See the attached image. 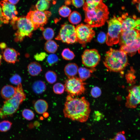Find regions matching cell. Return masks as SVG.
Segmentation results:
<instances>
[{"mask_svg":"<svg viewBox=\"0 0 140 140\" xmlns=\"http://www.w3.org/2000/svg\"><path fill=\"white\" fill-rule=\"evenodd\" d=\"M75 31L76 42L83 45L90 42L95 34L92 28L87 24L78 25Z\"/></svg>","mask_w":140,"mask_h":140,"instance_id":"obj_8","label":"cell"},{"mask_svg":"<svg viewBox=\"0 0 140 140\" xmlns=\"http://www.w3.org/2000/svg\"><path fill=\"white\" fill-rule=\"evenodd\" d=\"M47 55L45 52H42L36 53L34 55V58L37 61H42L47 57Z\"/></svg>","mask_w":140,"mask_h":140,"instance_id":"obj_38","label":"cell"},{"mask_svg":"<svg viewBox=\"0 0 140 140\" xmlns=\"http://www.w3.org/2000/svg\"><path fill=\"white\" fill-rule=\"evenodd\" d=\"M19 0H7L10 3L13 4H16Z\"/></svg>","mask_w":140,"mask_h":140,"instance_id":"obj_46","label":"cell"},{"mask_svg":"<svg viewBox=\"0 0 140 140\" xmlns=\"http://www.w3.org/2000/svg\"><path fill=\"white\" fill-rule=\"evenodd\" d=\"M11 23L13 29L16 30V41H21L26 37H31L33 31L36 29L32 22L26 17L16 16L11 19Z\"/></svg>","mask_w":140,"mask_h":140,"instance_id":"obj_5","label":"cell"},{"mask_svg":"<svg viewBox=\"0 0 140 140\" xmlns=\"http://www.w3.org/2000/svg\"><path fill=\"white\" fill-rule=\"evenodd\" d=\"M16 92L11 99L5 100L0 109V117L4 118L11 116L16 112L20 105L25 99L26 95L24 92L21 83L16 87Z\"/></svg>","mask_w":140,"mask_h":140,"instance_id":"obj_4","label":"cell"},{"mask_svg":"<svg viewBox=\"0 0 140 140\" xmlns=\"http://www.w3.org/2000/svg\"><path fill=\"white\" fill-rule=\"evenodd\" d=\"M46 88L45 83L41 80H38L34 82L32 85V89L34 93L37 94L43 93Z\"/></svg>","mask_w":140,"mask_h":140,"instance_id":"obj_22","label":"cell"},{"mask_svg":"<svg viewBox=\"0 0 140 140\" xmlns=\"http://www.w3.org/2000/svg\"><path fill=\"white\" fill-rule=\"evenodd\" d=\"M2 23L3 22L1 21L0 20V27L1 26Z\"/></svg>","mask_w":140,"mask_h":140,"instance_id":"obj_48","label":"cell"},{"mask_svg":"<svg viewBox=\"0 0 140 140\" xmlns=\"http://www.w3.org/2000/svg\"><path fill=\"white\" fill-rule=\"evenodd\" d=\"M54 92L57 94H61L63 93L65 90L64 85L60 83L55 84L53 87Z\"/></svg>","mask_w":140,"mask_h":140,"instance_id":"obj_33","label":"cell"},{"mask_svg":"<svg viewBox=\"0 0 140 140\" xmlns=\"http://www.w3.org/2000/svg\"><path fill=\"white\" fill-rule=\"evenodd\" d=\"M94 114V120L96 121L100 120L104 116L102 114L98 111H95Z\"/></svg>","mask_w":140,"mask_h":140,"instance_id":"obj_42","label":"cell"},{"mask_svg":"<svg viewBox=\"0 0 140 140\" xmlns=\"http://www.w3.org/2000/svg\"><path fill=\"white\" fill-rule=\"evenodd\" d=\"M103 0H86L85 4L88 7L92 8L97 6L102 2Z\"/></svg>","mask_w":140,"mask_h":140,"instance_id":"obj_37","label":"cell"},{"mask_svg":"<svg viewBox=\"0 0 140 140\" xmlns=\"http://www.w3.org/2000/svg\"><path fill=\"white\" fill-rule=\"evenodd\" d=\"M140 86H135L129 91L126 97V107L128 108H135L140 103Z\"/></svg>","mask_w":140,"mask_h":140,"instance_id":"obj_14","label":"cell"},{"mask_svg":"<svg viewBox=\"0 0 140 140\" xmlns=\"http://www.w3.org/2000/svg\"><path fill=\"white\" fill-rule=\"evenodd\" d=\"M2 56L0 53V65H1L2 62Z\"/></svg>","mask_w":140,"mask_h":140,"instance_id":"obj_47","label":"cell"},{"mask_svg":"<svg viewBox=\"0 0 140 140\" xmlns=\"http://www.w3.org/2000/svg\"><path fill=\"white\" fill-rule=\"evenodd\" d=\"M72 3L75 7L79 8L83 6L85 2V0H72Z\"/></svg>","mask_w":140,"mask_h":140,"instance_id":"obj_39","label":"cell"},{"mask_svg":"<svg viewBox=\"0 0 140 140\" xmlns=\"http://www.w3.org/2000/svg\"><path fill=\"white\" fill-rule=\"evenodd\" d=\"M132 3L136 5V8L139 12L140 11V0H132Z\"/></svg>","mask_w":140,"mask_h":140,"instance_id":"obj_44","label":"cell"},{"mask_svg":"<svg viewBox=\"0 0 140 140\" xmlns=\"http://www.w3.org/2000/svg\"><path fill=\"white\" fill-rule=\"evenodd\" d=\"M47 0V1L50 2V1H53V0Z\"/></svg>","mask_w":140,"mask_h":140,"instance_id":"obj_49","label":"cell"},{"mask_svg":"<svg viewBox=\"0 0 140 140\" xmlns=\"http://www.w3.org/2000/svg\"><path fill=\"white\" fill-rule=\"evenodd\" d=\"M44 48L47 52L54 53L57 51L58 45L54 41L50 40L47 41L45 43Z\"/></svg>","mask_w":140,"mask_h":140,"instance_id":"obj_24","label":"cell"},{"mask_svg":"<svg viewBox=\"0 0 140 140\" xmlns=\"http://www.w3.org/2000/svg\"><path fill=\"white\" fill-rule=\"evenodd\" d=\"M112 140H126L123 132H120L116 134Z\"/></svg>","mask_w":140,"mask_h":140,"instance_id":"obj_40","label":"cell"},{"mask_svg":"<svg viewBox=\"0 0 140 140\" xmlns=\"http://www.w3.org/2000/svg\"><path fill=\"white\" fill-rule=\"evenodd\" d=\"M47 57V62L50 66H53L57 63L59 60L57 55L54 53H51Z\"/></svg>","mask_w":140,"mask_h":140,"instance_id":"obj_34","label":"cell"},{"mask_svg":"<svg viewBox=\"0 0 140 140\" xmlns=\"http://www.w3.org/2000/svg\"><path fill=\"white\" fill-rule=\"evenodd\" d=\"M90 94L93 97L95 98H97L101 95V91L99 87H95L92 89Z\"/></svg>","mask_w":140,"mask_h":140,"instance_id":"obj_36","label":"cell"},{"mask_svg":"<svg viewBox=\"0 0 140 140\" xmlns=\"http://www.w3.org/2000/svg\"><path fill=\"white\" fill-rule=\"evenodd\" d=\"M36 111L39 114H42L45 113L48 108L47 102L45 100L40 99L37 100L34 105Z\"/></svg>","mask_w":140,"mask_h":140,"instance_id":"obj_19","label":"cell"},{"mask_svg":"<svg viewBox=\"0 0 140 140\" xmlns=\"http://www.w3.org/2000/svg\"><path fill=\"white\" fill-rule=\"evenodd\" d=\"M43 35L44 39L47 41L51 40L54 35V31L50 27H47L43 29Z\"/></svg>","mask_w":140,"mask_h":140,"instance_id":"obj_28","label":"cell"},{"mask_svg":"<svg viewBox=\"0 0 140 140\" xmlns=\"http://www.w3.org/2000/svg\"><path fill=\"white\" fill-rule=\"evenodd\" d=\"M27 70L29 74L32 76L38 75L42 71L40 65L37 62H32L29 64L27 66Z\"/></svg>","mask_w":140,"mask_h":140,"instance_id":"obj_21","label":"cell"},{"mask_svg":"<svg viewBox=\"0 0 140 140\" xmlns=\"http://www.w3.org/2000/svg\"><path fill=\"white\" fill-rule=\"evenodd\" d=\"M69 22L72 25H76L80 23L81 20L80 14L76 11L72 12L68 16Z\"/></svg>","mask_w":140,"mask_h":140,"instance_id":"obj_25","label":"cell"},{"mask_svg":"<svg viewBox=\"0 0 140 140\" xmlns=\"http://www.w3.org/2000/svg\"><path fill=\"white\" fill-rule=\"evenodd\" d=\"M58 12L61 16L65 18L68 17L72 12L70 8L65 5L61 6L59 8Z\"/></svg>","mask_w":140,"mask_h":140,"instance_id":"obj_30","label":"cell"},{"mask_svg":"<svg viewBox=\"0 0 140 140\" xmlns=\"http://www.w3.org/2000/svg\"><path fill=\"white\" fill-rule=\"evenodd\" d=\"M3 53V57L7 62L14 64L18 61L19 53L14 49L6 47L4 50Z\"/></svg>","mask_w":140,"mask_h":140,"instance_id":"obj_16","label":"cell"},{"mask_svg":"<svg viewBox=\"0 0 140 140\" xmlns=\"http://www.w3.org/2000/svg\"><path fill=\"white\" fill-rule=\"evenodd\" d=\"M3 15L9 21L15 17L18 14L15 6L9 2L7 0H3L0 2Z\"/></svg>","mask_w":140,"mask_h":140,"instance_id":"obj_15","label":"cell"},{"mask_svg":"<svg viewBox=\"0 0 140 140\" xmlns=\"http://www.w3.org/2000/svg\"><path fill=\"white\" fill-rule=\"evenodd\" d=\"M94 70L92 69H89L82 67L79 68L78 73L79 78L82 81H85L90 77Z\"/></svg>","mask_w":140,"mask_h":140,"instance_id":"obj_23","label":"cell"},{"mask_svg":"<svg viewBox=\"0 0 140 140\" xmlns=\"http://www.w3.org/2000/svg\"><path fill=\"white\" fill-rule=\"evenodd\" d=\"M120 50L131 56H133L137 51L139 53L140 38H138L129 45L121 46Z\"/></svg>","mask_w":140,"mask_h":140,"instance_id":"obj_17","label":"cell"},{"mask_svg":"<svg viewBox=\"0 0 140 140\" xmlns=\"http://www.w3.org/2000/svg\"><path fill=\"white\" fill-rule=\"evenodd\" d=\"M86 84L79 78L75 76L68 78L64 85L66 91L69 95L74 97L85 93Z\"/></svg>","mask_w":140,"mask_h":140,"instance_id":"obj_7","label":"cell"},{"mask_svg":"<svg viewBox=\"0 0 140 140\" xmlns=\"http://www.w3.org/2000/svg\"><path fill=\"white\" fill-rule=\"evenodd\" d=\"M45 78L49 83L53 84L57 80V75L56 73L52 71H49L47 72L45 74Z\"/></svg>","mask_w":140,"mask_h":140,"instance_id":"obj_27","label":"cell"},{"mask_svg":"<svg viewBox=\"0 0 140 140\" xmlns=\"http://www.w3.org/2000/svg\"><path fill=\"white\" fill-rule=\"evenodd\" d=\"M55 39L67 44L75 43L76 42L75 27L72 24L62 25Z\"/></svg>","mask_w":140,"mask_h":140,"instance_id":"obj_9","label":"cell"},{"mask_svg":"<svg viewBox=\"0 0 140 140\" xmlns=\"http://www.w3.org/2000/svg\"><path fill=\"white\" fill-rule=\"evenodd\" d=\"M90 110L89 103L85 97H73L68 95L66 97L63 110L65 117L85 122L88 120Z\"/></svg>","mask_w":140,"mask_h":140,"instance_id":"obj_1","label":"cell"},{"mask_svg":"<svg viewBox=\"0 0 140 140\" xmlns=\"http://www.w3.org/2000/svg\"><path fill=\"white\" fill-rule=\"evenodd\" d=\"M78 66L76 64L69 63L65 66L64 72L68 78L75 76L78 73Z\"/></svg>","mask_w":140,"mask_h":140,"instance_id":"obj_20","label":"cell"},{"mask_svg":"<svg viewBox=\"0 0 140 140\" xmlns=\"http://www.w3.org/2000/svg\"><path fill=\"white\" fill-rule=\"evenodd\" d=\"M103 64L110 71H122L128 64L127 54L120 49L111 48L106 52Z\"/></svg>","mask_w":140,"mask_h":140,"instance_id":"obj_3","label":"cell"},{"mask_svg":"<svg viewBox=\"0 0 140 140\" xmlns=\"http://www.w3.org/2000/svg\"><path fill=\"white\" fill-rule=\"evenodd\" d=\"M108 31L106 42L107 45L112 46L118 43L122 32L121 24L115 16L107 21Z\"/></svg>","mask_w":140,"mask_h":140,"instance_id":"obj_6","label":"cell"},{"mask_svg":"<svg viewBox=\"0 0 140 140\" xmlns=\"http://www.w3.org/2000/svg\"><path fill=\"white\" fill-rule=\"evenodd\" d=\"M61 55L64 59L67 60H72L75 57L73 52L68 48L64 49L62 52Z\"/></svg>","mask_w":140,"mask_h":140,"instance_id":"obj_29","label":"cell"},{"mask_svg":"<svg viewBox=\"0 0 140 140\" xmlns=\"http://www.w3.org/2000/svg\"><path fill=\"white\" fill-rule=\"evenodd\" d=\"M16 92V87L12 86L7 85L4 86L2 88L1 94L2 97L5 100L12 98Z\"/></svg>","mask_w":140,"mask_h":140,"instance_id":"obj_18","label":"cell"},{"mask_svg":"<svg viewBox=\"0 0 140 140\" xmlns=\"http://www.w3.org/2000/svg\"><path fill=\"white\" fill-rule=\"evenodd\" d=\"M97 39L99 42L101 43H103L106 41V36L104 33L101 32L98 34Z\"/></svg>","mask_w":140,"mask_h":140,"instance_id":"obj_41","label":"cell"},{"mask_svg":"<svg viewBox=\"0 0 140 140\" xmlns=\"http://www.w3.org/2000/svg\"><path fill=\"white\" fill-rule=\"evenodd\" d=\"M140 30L136 29L122 31L119 42L121 46L129 45L140 38Z\"/></svg>","mask_w":140,"mask_h":140,"instance_id":"obj_13","label":"cell"},{"mask_svg":"<svg viewBox=\"0 0 140 140\" xmlns=\"http://www.w3.org/2000/svg\"><path fill=\"white\" fill-rule=\"evenodd\" d=\"M6 47V45L5 43L2 42L0 43V48L2 50L5 49Z\"/></svg>","mask_w":140,"mask_h":140,"instance_id":"obj_45","label":"cell"},{"mask_svg":"<svg viewBox=\"0 0 140 140\" xmlns=\"http://www.w3.org/2000/svg\"><path fill=\"white\" fill-rule=\"evenodd\" d=\"M82 64L85 66L93 68L99 63L101 56L98 51L95 49H86L82 55Z\"/></svg>","mask_w":140,"mask_h":140,"instance_id":"obj_10","label":"cell"},{"mask_svg":"<svg viewBox=\"0 0 140 140\" xmlns=\"http://www.w3.org/2000/svg\"><path fill=\"white\" fill-rule=\"evenodd\" d=\"M83 9L85 13L84 21L91 27H99L104 25L108 18L107 6L102 2L94 8H90L85 3Z\"/></svg>","mask_w":140,"mask_h":140,"instance_id":"obj_2","label":"cell"},{"mask_svg":"<svg viewBox=\"0 0 140 140\" xmlns=\"http://www.w3.org/2000/svg\"><path fill=\"white\" fill-rule=\"evenodd\" d=\"M111 140H112L111 139Z\"/></svg>","mask_w":140,"mask_h":140,"instance_id":"obj_50","label":"cell"},{"mask_svg":"<svg viewBox=\"0 0 140 140\" xmlns=\"http://www.w3.org/2000/svg\"><path fill=\"white\" fill-rule=\"evenodd\" d=\"M117 18L121 24L122 31L134 29L140 30V19L135 15L130 16L126 13Z\"/></svg>","mask_w":140,"mask_h":140,"instance_id":"obj_11","label":"cell"},{"mask_svg":"<svg viewBox=\"0 0 140 140\" xmlns=\"http://www.w3.org/2000/svg\"><path fill=\"white\" fill-rule=\"evenodd\" d=\"M22 115L24 118L29 121L33 120L35 116L33 112L31 110L28 109H24L22 111Z\"/></svg>","mask_w":140,"mask_h":140,"instance_id":"obj_32","label":"cell"},{"mask_svg":"<svg viewBox=\"0 0 140 140\" xmlns=\"http://www.w3.org/2000/svg\"><path fill=\"white\" fill-rule=\"evenodd\" d=\"M0 20L3 23H7L9 21L7 20L4 16L2 10L1 6L0 5Z\"/></svg>","mask_w":140,"mask_h":140,"instance_id":"obj_43","label":"cell"},{"mask_svg":"<svg viewBox=\"0 0 140 140\" xmlns=\"http://www.w3.org/2000/svg\"><path fill=\"white\" fill-rule=\"evenodd\" d=\"M10 81L12 84L18 85L21 83L22 79L19 75L15 74L10 78Z\"/></svg>","mask_w":140,"mask_h":140,"instance_id":"obj_35","label":"cell"},{"mask_svg":"<svg viewBox=\"0 0 140 140\" xmlns=\"http://www.w3.org/2000/svg\"><path fill=\"white\" fill-rule=\"evenodd\" d=\"M26 17L32 22L36 29L38 27H42L46 24L48 20L45 11L37 10L30 11Z\"/></svg>","mask_w":140,"mask_h":140,"instance_id":"obj_12","label":"cell"},{"mask_svg":"<svg viewBox=\"0 0 140 140\" xmlns=\"http://www.w3.org/2000/svg\"><path fill=\"white\" fill-rule=\"evenodd\" d=\"M12 123L10 121L4 120L0 122V131L6 132L11 128Z\"/></svg>","mask_w":140,"mask_h":140,"instance_id":"obj_31","label":"cell"},{"mask_svg":"<svg viewBox=\"0 0 140 140\" xmlns=\"http://www.w3.org/2000/svg\"><path fill=\"white\" fill-rule=\"evenodd\" d=\"M50 2L46 0H39L36 3L35 7L36 10L45 11L50 6Z\"/></svg>","mask_w":140,"mask_h":140,"instance_id":"obj_26","label":"cell"}]
</instances>
